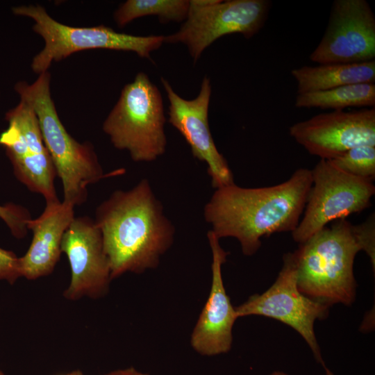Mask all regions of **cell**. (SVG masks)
I'll use <instances>...</instances> for the list:
<instances>
[{
	"mask_svg": "<svg viewBox=\"0 0 375 375\" xmlns=\"http://www.w3.org/2000/svg\"><path fill=\"white\" fill-rule=\"evenodd\" d=\"M312 184L308 168L297 169L272 186L243 188L233 183L215 189L203 217L219 239H237L242 253L250 256L260 249L262 237L296 229Z\"/></svg>",
	"mask_w": 375,
	"mask_h": 375,
	"instance_id": "cell-1",
	"label": "cell"
},
{
	"mask_svg": "<svg viewBox=\"0 0 375 375\" xmlns=\"http://www.w3.org/2000/svg\"><path fill=\"white\" fill-rule=\"evenodd\" d=\"M112 279L127 272L141 274L158 266L174 242L175 228L149 181L116 190L97 208Z\"/></svg>",
	"mask_w": 375,
	"mask_h": 375,
	"instance_id": "cell-2",
	"label": "cell"
},
{
	"mask_svg": "<svg viewBox=\"0 0 375 375\" xmlns=\"http://www.w3.org/2000/svg\"><path fill=\"white\" fill-rule=\"evenodd\" d=\"M363 250L356 225L346 219L325 226L294 251L299 291L328 306L351 305L356 287L353 262Z\"/></svg>",
	"mask_w": 375,
	"mask_h": 375,
	"instance_id": "cell-3",
	"label": "cell"
},
{
	"mask_svg": "<svg viewBox=\"0 0 375 375\" xmlns=\"http://www.w3.org/2000/svg\"><path fill=\"white\" fill-rule=\"evenodd\" d=\"M50 78L47 71L33 83L19 81L14 88L35 112L44 145L62 182V201L75 207L86 201L89 185L115 174L103 173L90 142L81 143L67 131L51 96Z\"/></svg>",
	"mask_w": 375,
	"mask_h": 375,
	"instance_id": "cell-4",
	"label": "cell"
},
{
	"mask_svg": "<svg viewBox=\"0 0 375 375\" xmlns=\"http://www.w3.org/2000/svg\"><path fill=\"white\" fill-rule=\"evenodd\" d=\"M165 121L160 92L139 72L124 85L102 127L116 149L127 151L135 162H148L166 151Z\"/></svg>",
	"mask_w": 375,
	"mask_h": 375,
	"instance_id": "cell-5",
	"label": "cell"
},
{
	"mask_svg": "<svg viewBox=\"0 0 375 375\" xmlns=\"http://www.w3.org/2000/svg\"><path fill=\"white\" fill-rule=\"evenodd\" d=\"M12 12L32 19L33 31L44 41L43 49L33 57L31 65L32 70L39 74L47 72L53 62L88 49L132 51L140 58L151 60V53L164 43V35H133L117 32L103 24L92 27L63 24L39 5L15 7Z\"/></svg>",
	"mask_w": 375,
	"mask_h": 375,
	"instance_id": "cell-6",
	"label": "cell"
},
{
	"mask_svg": "<svg viewBox=\"0 0 375 375\" xmlns=\"http://www.w3.org/2000/svg\"><path fill=\"white\" fill-rule=\"evenodd\" d=\"M268 0H192L179 30L165 36V43H183L197 62L203 51L226 35L240 33L249 39L263 26L269 10Z\"/></svg>",
	"mask_w": 375,
	"mask_h": 375,
	"instance_id": "cell-7",
	"label": "cell"
},
{
	"mask_svg": "<svg viewBox=\"0 0 375 375\" xmlns=\"http://www.w3.org/2000/svg\"><path fill=\"white\" fill-rule=\"evenodd\" d=\"M312 184L293 240L301 244L331 222L358 213L371 205L373 181L348 174L320 159L311 169Z\"/></svg>",
	"mask_w": 375,
	"mask_h": 375,
	"instance_id": "cell-8",
	"label": "cell"
},
{
	"mask_svg": "<svg viewBox=\"0 0 375 375\" xmlns=\"http://www.w3.org/2000/svg\"><path fill=\"white\" fill-rule=\"evenodd\" d=\"M328 307L299 291L296 255L289 252L284 254L282 268L272 285L262 294L251 295L235 310L238 317L260 315L292 327L307 342L317 361L325 367L314 324L328 315Z\"/></svg>",
	"mask_w": 375,
	"mask_h": 375,
	"instance_id": "cell-9",
	"label": "cell"
},
{
	"mask_svg": "<svg viewBox=\"0 0 375 375\" xmlns=\"http://www.w3.org/2000/svg\"><path fill=\"white\" fill-rule=\"evenodd\" d=\"M8 127L0 135L15 176L46 202L58 200L54 181L57 176L44 145L39 122L33 107L20 99L6 115Z\"/></svg>",
	"mask_w": 375,
	"mask_h": 375,
	"instance_id": "cell-10",
	"label": "cell"
},
{
	"mask_svg": "<svg viewBox=\"0 0 375 375\" xmlns=\"http://www.w3.org/2000/svg\"><path fill=\"white\" fill-rule=\"evenodd\" d=\"M322 39L310 60L318 65L355 63L375 58V16L365 0H335Z\"/></svg>",
	"mask_w": 375,
	"mask_h": 375,
	"instance_id": "cell-11",
	"label": "cell"
},
{
	"mask_svg": "<svg viewBox=\"0 0 375 375\" xmlns=\"http://www.w3.org/2000/svg\"><path fill=\"white\" fill-rule=\"evenodd\" d=\"M289 133L310 154L332 160L356 147L375 146V108L320 113L294 124Z\"/></svg>",
	"mask_w": 375,
	"mask_h": 375,
	"instance_id": "cell-12",
	"label": "cell"
},
{
	"mask_svg": "<svg viewBox=\"0 0 375 375\" xmlns=\"http://www.w3.org/2000/svg\"><path fill=\"white\" fill-rule=\"evenodd\" d=\"M161 83L169 101L168 121L185 138L193 156L207 165L212 186L217 189L233 183L232 171L217 149L209 126L210 78H203L198 95L191 100L179 96L165 78H161Z\"/></svg>",
	"mask_w": 375,
	"mask_h": 375,
	"instance_id": "cell-13",
	"label": "cell"
},
{
	"mask_svg": "<svg viewBox=\"0 0 375 375\" xmlns=\"http://www.w3.org/2000/svg\"><path fill=\"white\" fill-rule=\"evenodd\" d=\"M61 250L71 269L70 281L63 292L66 299H96L107 294L112 280L110 267L101 231L94 219L74 217L63 235Z\"/></svg>",
	"mask_w": 375,
	"mask_h": 375,
	"instance_id": "cell-14",
	"label": "cell"
},
{
	"mask_svg": "<svg viewBox=\"0 0 375 375\" xmlns=\"http://www.w3.org/2000/svg\"><path fill=\"white\" fill-rule=\"evenodd\" d=\"M207 237L212 252V283L207 301L192 331L190 343L202 356L227 353L233 342V327L237 317L224 285L222 267L228 254L219 239L210 230Z\"/></svg>",
	"mask_w": 375,
	"mask_h": 375,
	"instance_id": "cell-15",
	"label": "cell"
},
{
	"mask_svg": "<svg viewBox=\"0 0 375 375\" xmlns=\"http://www.w3.org/2000/svg\"><path fill=\"white\" fill-rule=\"evenodd\" d=\"M74 208L59 199L47 201L42 213L28 222L33 239L19 258L22 277L35 280L53 272L62 253L63 235L75 217Z\"/></svg>",
	"mask_w": 375,
	"mask_h": 375,
	"instance_id": "cell-16",
	"label": "cell"
},
{
	"mask_svg": "<svg viewBox=\"0 0 375 375\" xmlns=\"http://www.w3.org/2000/svg\"><path fill=\"white\" fill-rule=\"evenodd\" d=\"M297 94L333 89L358 83H374L375 60L355 63L303 66L293 69Z\"/></svg>",
	"mask_w": 375,
	"mask_h": 375,
	"instance_id": "cell-17",
	"label": "cell"
},
{
	"mask_svg": "<svg viewBox=\"0 0 375 375\" xmlns=\"http://www.w3.org/2000/svg\"><path fill=\"white\" fill-rule=\"evenodd\" d=\"M375 105V84L358 83L333 89L297 94L294 106L299 108H317L344 110L349 107Z\"/></svg>",
	"mask_w": 375,
	"mask_h": 375,
	"instance_id": "cell-18",
	"label": "cell"
},
{
	"mask_svg": "<svg viewBox=\"0 0 375 375\" xmlns=\"http://www.w3.org/2000/svg\"><path fill=\"white\" fill-rule=\"evenodd\" d=\"M190 9L188 0H128L114 13V20L120 28L133 20L145 16H156L162 23L185 21Z\"/></svg>",
	"mask_w": 375,
	"mask_h": 375,
	"instance_id": "cell-19",
	"label": "cell"
},
{
	"mask_svg": "<svg viewBox=\"0 0 375 375\" xmlns=\"http://www.w3.org/2000/svg\"><path fill=\"white\" fill-rule=\"evenodd\" d=\"M328 160L348 174L372 181L375 178V146L356 147L342 156Z\"/></svg>",
	"mask_w": 375,
	"mask_h": 375,
	"instance_id": "cell-20",
	"label": "cell"
},
{
	"mask_svg": "<svg viewBox=\"0 0 375 375\" xmlns=\"http://www.w3.org/2000/svg\"><path fill=\"white\" fill-rule=\"evenodd\" d=\"M0 218L15 238H22L27 234V223L31 217L24 208L12 203L0 206Z\"/></svg>",
	"mask_w": 375,
	"mask_h": 375,
	"instance_id": "cell-21",
	"label": "cell"
},
{
	"mask_svg": "<svg viewBox=\"0 0 375 375\" xmlns=\"http://www.w3.org/2000/svg\"><path fill=\"white\" fill-rule=\"evenodd\" d=\"M21 277L19 258L0 247V281L14 284Z\"/></svg>",
	"mask_w": 375,
	"mask_h": 375,
	"instance_id": "cell-22",
	"label": "cell"
},
{
	"mask_svg": "<svg viewBox=\"0 0 375 375\" xmlns=\"http://www.w3.org/2000/svg\"><path fill=\"white\" fill-rule=\"evenodd\" d=\"M104 375H149V374L138 371L133 367H128V368L112 371Z\"/></svg>",
	"mask_w": 375,
	"mask_h": 375,
	"instance_id": "cell-23",
	"label": "cell"
},
{
	"mask_svg": "<svg viewBox=\"0 0 375 375\" xmlns=\"http://www.w3.org/2000/svg\"><path fill=\"white\" fill-rule=\"evenodd\" d=\"M63 375H84L81 371H73Z\"/></svg>",
	"mask_w": 375,
	"mask_h": 375,
	"instance_id": "cell-24",
	"label": "cell"
},
{
	"mask_svg": "<svg viewBox=\"0 0 375 375\" xmlns=\"http://www.w3.org/2000/svg\"><path fill=\"white\" fill-rule=\"evenodd\" d=\"M269 375H289L283 372H280V371H275V372H272Z\"/></svg>",
	"mask_w": 375,
	"mask_h": 375,
	"instance_id": "cell-25",
	"label": "cell"
},
{
	"mask_svg": "<svg viewBox=\"0 0 375 375\" xmlns=\"http://www.w3.org/2000/svg\"><path fill=\"white\" fill-rule=\"evenodd\" d=\"M326 375H334L327 367H324Z\"/></svg>",
	"mask_w": 375,
	"mask_h": 375,
	"instance_id": "cell-26",
	"label": "cell"
},
{
	"mask_svg": "<svg viewBox=\"0 0 375 375\" xmlns=\"http://www.w3.org/2000/svg\"><path fill=\"white\" fill-rule=\"evenodd\" d=\"M0 375H4L3 372L1 370H0Z\"/></svg>",
	"mask_w": 375,
	"mask_h": 375,
	"instance_id": "cell-27",
	"label": "cell"
}]
</instances>
